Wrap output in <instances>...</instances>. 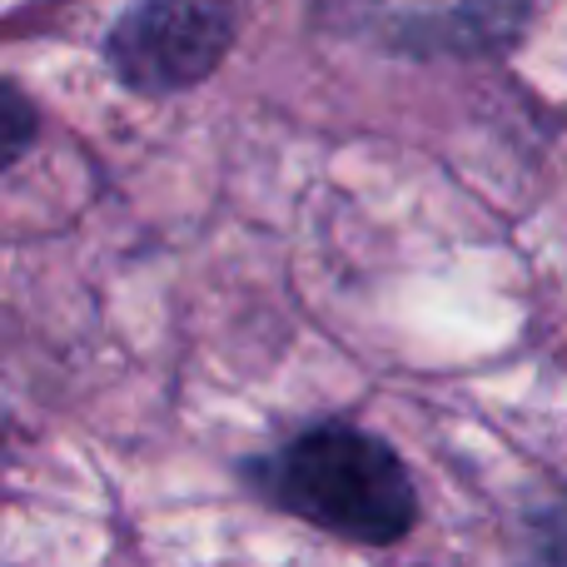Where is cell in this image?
I'll return each instance as SVG.
<instances>
[{
    "label": "cell",
    "instance_id": "2",
    "mask_svg": "<svg viewBox=\"0 0 567 567\" xmlns=\"http://www.w3.org/2000/svg\"><path fill=\"white\" fill-rule=\"evenodd\" d=\"M229 35V0H145L110 35V60L135 90H179L225 55Z\"/></svg>",
    "mask_w": 567,
    "mask_h": 567
},
{
    "label": "cell",
    "instance_id": "1",
    "mask_svg": "<svg viewBox=\"0 0 567 567\" xmlns=\"http://www.w3.org/2000/svg\"><path fill=\"white\" fill-rule=\"evenodd\" d=\"M279 498L299 518L359 543H393L413 523L403 463L359 429H313L284 453Z\"/></svg>",
    "mask_w": 567,
    "mask_h": 567
}]
</instances>
